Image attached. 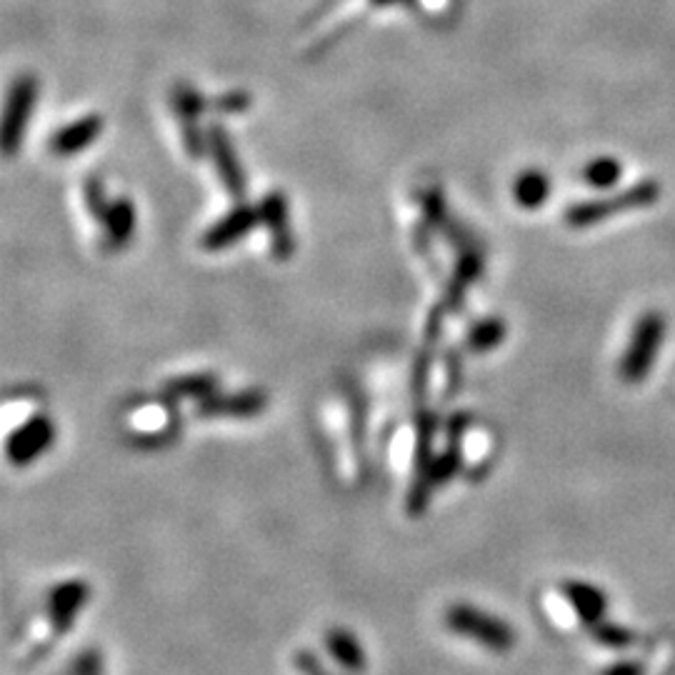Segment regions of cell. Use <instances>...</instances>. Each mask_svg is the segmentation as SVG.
I'll use <instances>...</instances> for the list:
<instances>
[{"label":"cell","instance_id":"obj_20","mask_svg":"<svg viewBox=\"0 0 675 675\" xmlns=\"http://www.w3.org/2000/svg\"><path fill=\"white\" fill-rule=\"evenodd\" d=\"M173 390H178V393H183V395L208 393V390H210V380L208 378H200V375H193V378L175 380Z\"/></svg>","mask_w":675,"mask_h":675},{"label":"cell","instance_id":"obj_19","mask_svg":"<svg viewBox=\"0 0 675 675\" xmlns=\"http://www.w3.org/2000/svg\"><path fill=\"white\" fill-rule=\"evenodd\" d=\"M70 675H105L100 650L95 648L80 650L73 658V663H70Z\"/></svg>","mask_w":675,"mask_h":675},{"label":"cell","instance_id":"obj_1","mask_svg":"<svg viewBox=\"0 0 675 675\" xmlns=\"http://www.w3.org/2000/svg\"><path fill=\"white\" fill-rule=\"evenodd\" d=\"M443 623L450 633L478 643L490 653H508L515 645V630L508 620L475 608L473 603H450L443 613Z\"/></svg>","mask_w":675,"mask_h":675},{"label":"cell","instance_id":"obj_16","mask_svg":"<svg viewBox=\"0 0 675 675\" xmlns=\"http://www.w3.org/2000/svg\"><path fill=\"white\" fill-rule=\"evenodd\" d=\"M590 635H593L595 643L605 645V648H613V650H625L633 645L635 635L630 633L628 628H623V625L618 623H608V620H598V623L588 625Z\"/></svg>","mask_w":675,"mask_h":675},{"label":"cell","instance_id":"obj_11","mask_svg":"<svg viewBox=\"0 0 675 675\" xmlns=\"http://www.w3.org/2000/svg\"><path fill=\"white\" fill-rule=\"evenodd\" d=\"M260 215L268 223L270 235H273V245L275 253L278 255H288L290 253V235L288 228H285V198L280 193H270L268 198L260 203Z\"/></svg>","mask_w":675,"mask_h":675},{"label":"cell","instance_id":"obj_15","mask_svg":"<svg viewBox=\"0 0 675 675\" xmlns=\"http://www.w3.org/2000/svg\"><path fill=\"white\" fill-rule=\"evenodd\" d=\"M105 223H108L110 238H113L115 243H125V240L130 238V233H133L135 225V213L133 208H130L128 200H115V203H110V208L105 210Z\"/></svg>","mask_w":675,"mask_h":675},{"label":"cell","instance_id":"obj_9","mask_svg":"<svg viewBox=\"0 0 675 675\" xmlns=\"http://www.w3.org/2000/svg\"><path fill=\"white\" fill-rule=\"evenodd\" d=\"M255 223V213L250 208H245V205H240V208H235L233 213L228 215V218L220 220L218 225H213V228L208 230V233L203 235V248L208 250H220V248H228L230 243H235L238 238H243L245 233H248L250 228H253Z\"/></svg>","mask_w":675,"mask_h":675},{"label":"cell","instance_id":"obj_14","mask_svg":"<svg viewBox=\"0 0 675 675\" xmlns=\"http://www.w3.org/2000/svg\"><path fill=\"white\" fill-rule=\"evenodd\" d=\"M585 180H588L593 188H613L620 178H623V163L618 158H610V155H603V158H593L583 170Z\"/></svg>","mask_w":675,"mask_h":675},{"label":"cell","instance_id":"obj_18","mask_svg":"<svg viewBox=\"0 0 675 675\" xmlns=\"http://www.w3.org/2000/svg\"><path fill=\"white\" fill-rule=\"evenodd\" d=\"M293 665L300 675H348V673H343V670L338 673V670H333L330 665H325L323 660H320V655L313 653V650H308V648L295 650Z\"/></svg>","mask_w":675,"mask_h":675},{"label":"cell","instance_id":"obj_7","mask_svg":"<svg viewBox=\"0 0 675 675\" xmlns=\"http://www.w3.org/2000/svg\"><path fill=\"white\" fill-rule=\"evenodd\" d=\"M53 440V425L48 418H33L25 425H20L13 435H10L8 455L15 465H25L30 460L38 458L48 443Z\"/></svg>","mask_w":675,"mask_h":675},{"label":"cell","instance_id":"obj_3","mask_svg":"<svg viewBox=\"0 0 675 675\" xmlns=\"http://www.w3.org/2000/svg\"><path fill=\"white\" fill-rule=\"evenodd\" d=\"M663 335H665L663 315L650 310L643 318H638L628 350H625L623 360H620V375H623V380L638 383V380H643L645 375L650 373L660 343H663Z\"/></svg>","mask_w":675,"mask_h":675},{"label":"cell","instance_id":"obj_21","mask_svg":"<svg viewBox=\"0 0 675 675\" xmlns=\"http://www.w3.org/2000/svg\"><path fill=\"white\" fill-rule=\"evenodd\" d=\"M600 675H645V668L638 660H615Z\"/></svg>","mask_w":675,"mask_h":675},{"label":"cell","instance_id":"obj_10","mask_svg":"<svg viewBox=\"0 0 675 675\" xmlns=\"http://www.w3.org/2000/svg\"><path fill=\"white\" fill-rule=\"evenodd\" d=\"M100 130H103V120H100L98 115H88V118L75 120L68 128L58 130V133L53 135V140H50V148H53V153L73 155L78 153V150L88 148V143H93V140L98 138Z\"/></svg>","mask_w":675,"mask_h":675},{"label":"cell","instance_id":"obj_6","mask_svg":"<svg viewBox=\"0 0 675 675\" xmlns=\"http://www.w3.org/2000/svg\"><path fill=\"white\" fill-rule=\"evenodd\" d=\"M323 645L328 650V655L333 658V663L338 665L343 673L348 675H363L368 670V653H365L363 643L355 638V633H350L348 628H335L325 630Z\"/></svg>","mask_w":675,"mask_h":675},{"label":"cell","instance_id":"obj_5","mask_svg":"<svg viewBox=\"0 0 675 675\" xmlns=\"http://www.w3.org/2000/svg\"><path fill=\"white\" fill-rule=\"evenodd\" d=\"M35 100V80L33 78H20L13 85V93L8 98V108H5V120H3V145L5 153H15L20 138H23L25 123H28V115L33 110Z\"/></svg>","mask_w":675,"mask_h":675},{"label":"cell","instance_id":"obj_17","mask_svg":"<svg viewBox=\"0 0 675 675\" xmlns=\"http://www.w3.org/2000/svg\"><path fill=\"white\" fill-rule=\"evenodd\" d=\"M505 335V323L498 318L483 320V323L475 325L468 333V348L470 350H490L503 340Z\"/></svg>","mask_w":675,"mask_h":675},{"label":"cell","instance_id":"obj_12","mask_svg":"<svg viewBox=\"0 0 675 675\" xmlns=\"http://www.w3.org/2000/svg\"><path fill=\"white\" fill-rule=\"evenodd\" d=\"M513 195L518 200L520 208L535 210L545 203V198L550 195V180L548 175L540 173V170H525L523 175L515 178Z\"/></svg>","mask_w":675,"mask_h":675},{"label":"cell","instance_id":"obj_4","mask_svg":"<svg viewBox=\"0 0 675 675\" xmlns=\"http://www.w3.org/2000/svg\"><path fill=\"white\" fill-rule=\"evenodd\" d=\"M90 598V585L83 578H70L63 583L53 585L45 598V613H48V625L50 633L55 638H63L65 633H70L75 618L80 615V610L85 608Z\"/></svg>","mask_w":675,"mask_h":675},{"label":"cell","instance_id":"obj_8","mask_svg":"<svg viewBox=\"0 0 675 675\" xmlns=\"http://www.w3.org/2000/svg\"><path fill=\"white\" fill-rule=\"evenodd\" d=\"M560 593L565 595L570 608L575 610V615H578L585 625H593L605 618L608 595H605L603 588H598V585L588 583V580H563V583H560Z\"/></svg>","mask_w":675,"mask_h":675},{"label":"cell","instance_id":"obj_2","mask_svg":"<svg viewBox=\"0 0 675 675\" xmlns=\"http://www.w3.org/2000/svg\"><path fill=\"white\" fill-rule=\"evenodd\" d=\"M660 198V185L655 180H638L628 185L620 193L608 195V198L585 200V203H573L565 210V223L570 228H590L598 220L610 218V215L628 213V210L648 208Z\"/></svg>","mask_w":675,"mask_h":675},{"label":"cell","instance_id":"obj_13","mask_svg":"<svg viewBox=\"0 0 675 675\" xmlns=\"http://www.w3.org/2000/svg\"><path fill=\"white\" fill-rule=\"evenodd\" d=\"M210 143H213V153L215 160H218V170L225 180V188L230 190L233 195L243 193V173L238 170L233 158V150H230L228 138H225L223 130H213L210 133Z\"/></svg>","mask_w":675,"mask_h":675}]
</instances>
